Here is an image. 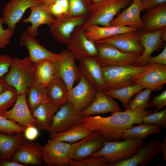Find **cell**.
I'll return each mask as SVG.
<instances>
[{"label":"cell","instance_id":"obj_50","mask_svg":"<svg viewBox=\"0 0 166 166\" xmlns=\"http://www.w3.org/2000/svg\"><path fill=\"white\" fill-rule=\"evenodd\" d=\"M161 151L162 152L163 159L164 161H166V137H165L161 142Z\"/></svg>","mask_w":166,"mask_h":166},{"label":"cell","instance_id":"obj_9","mask_svg":"<svg viewBox=\"0 0 166 166\" xmlns=\"http://www.w3.org/2000/svg\"><path fill=\"white\" fill-rule=\"evenodd\" d=\"M66 44L68 50L75 60L79 61L94 57L97 53L95 43L89 40L85 35L82 25L75 28Z\"/></svg>","mask_w":166,"mask_h":166},{"label":"cell","instance_id":"obj_42","mask_svg":"<svg viewBox=\"0 0 166 166\" xmlns=\"http://www.w3.org/2000/svg\"><path fill=\"white\" fill-rule=\"evenodd\" d=\"M47 7L50 13L55 17L69 13L68 0H56Z\"/></svg>","mask_w":166,"mask_h":166},{"label":"cell","instance_id":"obj_18","mask_svg":"<svg viewBox=\"0 0 166 166\" xmlns=\"http://www.w3.org/2000/svg\"><path fill=\"white\" fill-rule=\"evenodd\" d=\"M43 145L25 139L11 157V160L24 164L40 165Z\"/></svg>","mask_w":166,"mask_h":166},{"label":"cell","instance_id":"obj_39","mask_svg":"<svg viewBox=\"0 0 166 166\" xmlns=\"http://www.w3.org/2000/svg\"><path fill=\"white\" fill-rule=\"evenodd\" d=\"M145 116L142 123L156 125L161 128L166 127V109Z\"/></svg>","mask_w":166,"mask_h":166},{"label":"cell","instance_id":"obj_21","mask_svg":"<svg viewBox=\"0 0 166 166\" xmlns=\"http://www.w3.org/2000/svg\"><path fill=\"white\" fill-rule=\"evenodd\" d=\"M20 42L22 45L27 48L28 57L34 63L46 59L54 60L58 56V53L53 52L41 45L35 37L26 30L22 33Z\"/></svg>","mask_w":166,"mask_h":166},{"label":"cell","instance_id":"obj_5","mask_svg":"<svg viewBox=\"0 0 166 166\" xmlns=\"http://www.w3.org/2000/svg\"><path fill=\"white\" fill-rule=\"evenodd\" d=\"M35 63L28 57L15 58L4 78L6 83L14 88L18 94L26 93L34 80Z\"/></svg>","mask_w":166,"mask_h":166},{"label":"cell","instance_id":"obj_45","mask_svg":"<svg viewBox=\"0 0 166 166\" xmlns=\"http://www.w3.org/2000/svg\"><path fill=\"white\" fill-rule=\"evenodd\" d=\"M14 59L6 54H0V77H2L8 72Z\"/></svg>","mask_w":166,"mask_h":166},{"label":"cell","instance_id":"obj_51","mask_svg":"<svg viewBox=\"0 0 166 166\" xmlns=\"http://www.w3.org/2000/svg\"><path fill=\"white\" fill-rule=\"evenodd\" d=\"M9 86L3 78L0 77V94L5 91Z\"/></svg>","mask_w":166,"mask_h":166},{"label":"cell","instance_id":"obj_12","mask_svg":"<svg viewBox=\"0 0 166 166\" xmlns=\"http://www.w3.org/2000/svg\"><path fill=\"white\" fill-rule=\"evenodd\" d=\"M106 141L100 132L94 131L85 137L71 144L70 158L80 160L91 156L103 147Z\"/></svg>","mask_w":166,"mask_h":166},{"label":"cell","instance_id":"obj_24","mask_svg":"<svg viewBox=\"0 0 166 166\" xmlns=\"http://www.w3.org/2000/svg\"><path fill=\"white\" fill-rule=\"evenodd\" d=\"M78 68L81 75L84 77L97 91H103L105 88L101 67L93 58L80 61Z\"/></svg>","mask_w":166,"mask_h":166},{"label":"cell","instance_id":"obj_33","mask_svg":"<svg viewBox=\"0 0 166 166\" xmlns=\"http://www.w3.org/2000/svg\"><path fill=\"white\" fill-rule=\"evenodd\" d=\"M26 94L27 104L31 113L40 105L49 102L45 88L35 80L28 88Z\"/></svg>","mask_w":166,"mask_h":166},{"label":"cell","instance_id":"obj_54","mask_svg":"<svg viewBox=\"0 0 166 166\" xmlns=\"http://www.w3.org/2000/svg\"><path fill=\"white\" fill-rule=\"evenodd\" d=\"M92 2H98L101 0H91Z\"/></svg>","mask_w":166,"mask_h":166},{"label":"cell","instance_id":"obj_46","mask_svg":"<svg viewBox=\"0 0 166 166\" xmlns=\"http://www.w3.org/2000/svg\"><path fill=\"white\" fill-rule=\"evenodd\" d=\"M148 64H157L166 65V46L163 51L158 55L151 56L148 61Z\"/></svg>","mask_w":166,"mask_h":166},{"label":"cell","instance_id":"obj_35","mask_svg":"<svg viewBox=\"0 0 166 166\" xmlns=\"http://www.w3.org/2000/svg\"><path fill=\"white\" fill-rule=\"evenodd\" d=\"M125 130L122 138L125 140L134 138L144 139L149 135L159 132L161 128L155 124H140Z\"/></svg>","mask_w":166,"mask_h":166},{"label":"cell","instance_id":"obj_38","mask_svg":"<svg viewBox=\"0 0 166 166\" xmlns=\"http://www.w3.org/2000/svg\"><path fill=\"white\" fill-rule=\"evenodd\" d=\"M69 13L74 15H88L92 2L91 0H68Z\"/></svg>","mask_w":166,"mask_h":166},{"label":"cell","instance_id":"obj_15","mask_svg":"<svg viewBox=\"0 0 166 166\" xmlns=\"http://www.w3.org/2000/svg\"><path fill=\"white\" fill-rule=\"evenodd\" d=\"M161 142L152 140L143 145L133 156L128 159L109 164L108 166H146L161 152Z\"/></svg>","mask_w":166,"mask_h":166},{"label":"cell","instance_id":"obj_22","mask_svg":"<svg viewBox=\"0 0 166 166\" xmlns=\"http://www.w3.org/2000/svg\"><path fill=\"white\" fill-rule=\"evenodd\" d=\"M122 111L117 102L113 98L102 91H97L92 103L81 113L83 117Z\"/></svg>","mask_w":166,"mask_h":166},{"label":"cell","instance_id":"obj_31","mask_svg":"<svg viewBox=\"0 0 166 166\" xmlns=\"http://www.w3.org/2000/svg\"><path fill=\"white\" fill-rule=\"evenodd\" d=\"M93 132L81 123L65 131L50 135L49 138L53 140L72 143L85 137Z\"/></svg>","mask_w":166,"mask_h":166},{"label":"cell","instance_id":"obj_17","mask_svg":"<svg viewBox=\"0 0 166 166\" xmlns=\"http://www.w3.org/2000/svg\"><path fill=\"white\" fill-rule=\"evenodd\" d=\"M41 4V0H11L5 6L3 10L4 24L7 28L14 30L26 10Z\"/></svg>","mask_w":166,"mask_h":166},{"label":"cell","instance_id":"obj_55","mask_svg":"<svg viewBox=\"0 0 166 166\" xmlns=\"http://www.w3.org/2000/svg\"><path fill=\"white\" fill-rule=\"evenodd\" d=\"M129 0L132 1H133L134 0Z\"/></svg>","mask_w":166,"mask_h":166},{"label":"cell","instance_id":"obj_37","mask_svg":"<svg viewBox=\"0 0 166 166\" xmlns=\"http://www.w3.org/2000/svg\"><path fill=\"white\" fill-rule=\"evenodd\" d=\"M17 95L18 93L16 90L9 85L0 94V114L14 105Z\"/></svg>","mask_w":166,"mask_h":166},{"label":"cell","instance_id":"obj_28","mask_svg":"<svg viewBox=\"0 0 166 166\" xmlns=\"http://www.w3.org/2000/svg\"><path fill=\"white\" fill-rule=\"evenodd\" d=\"M45 90L49 102L58 108L68 101V87L59 77H55L45 87Z\"/></svg>","mask_w":166,"mask_h":166},{"label":"cell","instance_id":"obj_53","mask_svg":"<svg viewBox=\"0 0 166 166\" xmlns=\"http://www.w3.org/2000/svg\"><path fill=\"white\" fill-rule=\"evenodd\" d=\"M166 28L163 29L161 35V39L163 41L166 40Z\"/></svg>","mask_w":166,"mask_h":166},{"label":"cell","instance_id":"obj_30","mask_svg":"<svg viewBox=\"0 0 166 166\" xmlns=\"http://www.w3.org/2000/svg\"><path fill=\"white\" fill-rule=\"evenodd\" d=\"M59 108L50 102L42 104L32 112L36 122V127L41 130L47 131L53 117Z\"/></svg>","mask_w":166,"mask_h":166},{"label":"cell","instance_id":"obj_44","mask_svg":"<svg viewBox=\"0 0 166 166\" xmlns=\"http://www.w3.org/2000/svg\"><path fill=\"white\" fill-rule=\"evenodd\" d=\"M166 105V90L156 95L150 102L148 107L155 109L154 112L158 111Z\"/></svg>","mask_w":166,"mask_h":166},{"label":"cell","instance_id":"obj_40","mask_svg":"<svg viewBox=\"0 0 166 166\" xmlns=\"http://www.w3.org/2000/svg\"><path fill=\"white\" fill-rule=\"evenodd\" d=\"M25 128L15 122L0 115V131L7 134H19L23 133Z\"/></svg>","mask_w":166,"mask_h":166},{"label":"cell","instance_id":"obj_36","mask_svg":"<svg viewBox=\"0 0 166 166\" xmlns=\"http://www.w3.org/2000/svg\"><path fill=\"white\" fill-rule=\"evenodd\" d=\"M151 92L150 89H146L137 93L130 100L125 110H146L150 102Z\"/></svg>","mask_w":166,"mask_h":166},{"label":"cell","instance_id":"obj_10","mask_svg":"<svg viewBox=\"0 0 166 166\" xmlns=\"http://www.w3.org/2000/svg\"><path fill=\"white\" fill-rule=\"evenodd\" d=\"M88 15H73L69 13L55 17L49 26V31L53 37L57 42L66 44L71 34L75 28L82 25Z\"/></svg>","mask_w":166,"mask_h":166},{"label":"cell","instance_id":"obj_27","mask_svg":"<svg viewBox=\"0 0 166 166\" xmlns=\"http://www.w3.org/2000/svg\"><path fill=\"white\" fill-rule=\"evenodd\" d=\"M137 30L130 26H103L92 25L84 29V34L89 40L95 42L115 35Z\"/></svg>","mask_w":166,"mask_h":166},{"label":"cell","instance_id":"obj_1","mask_svg":"<svg viewBox=\"0 0 166 166\" xmlns=\"http://www.w3.org/2000/svg\"><path fill=\"white\" fill-rule=\"evenodd\" d=\"M152 113L150 110H125L112 113L106 117H83L82 123L93 131L100 132L106 141H119L125 130L142 123L144 117Z\"/></svg>","mask_w":166,"mask_h":166},{"label":"cell","instance_id":"obj_47","mask_svg":"<svg viewBox=\"0 0 166 166\" xmlns=\"http://www.w3.org/2000/svg\"><path fill=\"white\" fill-rule=\"evenodd\" d=\"M23 135L26 139L32 141L37 138L39 132L35 126H30L25 128Z\"/></svg>","mask_w":166,"mask_h":166},{"label":"cell","instance_id":"obj_14","mask_svg":"<svg viewBox=\"0 0 166 166\" xmlns=\"http://www.w3.org/2000/svg\"><path fill=\"white\" fill-rule=\"evenodd\" d=\"M140 36L137 30L115 35L95 42L109 43L123 52L141 55L144 49L140 42Z\"/></svg>","mask_w":166,"mask_h":166},{"label":"cell","instance_id":"obj_6","mask_svg":"<svg viewBox=\"0 0 166 166\" xmlns=\"http://www.w3.org/2000/svg\"><path fill=\"white\" fill-rule=\"evenodd\" d=\"M97 49L93 57L101 67L112 65H134L140 55L123 52L114 46L105 42H94Z\"/></svg>","mask_w":166,"mask_h":166},{"label":"cell","instance_id":"obj_11","mask_svg":"<svg viewBox=\"0 0 166 166\" xmlns=\"http://www.w3.org/2000/svg\"><path fill=\"white\" fill-rule=\"evenodd\" d=\"M71 143L50 139L43 145L42 160L48 166H68Z\"/></svg>","mask_w":166,"mask_h":166},{"label":"cell","instance_id":"obj_19","mask_svg":"<svg viewBox=\"0 0 166 166\" xmlns=\"http://www.w3.org/2000/svg\"><path fill=\"white\" fill-rule=\"evenodd\" d=\"M166 83V65L150 64L139 76L136 82L144 88L152 91L160 90Z\"/></svg>","mask_w":166,"mask_h":166},{"label":"cell","instance_id":"obj_23","mask_svg":"<svg viewBox=\"0 0 166 166\" xmlns=\"http://www.w3.org/2000/svg\"><path fill=\"white\" fill-rule=\"evenodd\" d=\"M141 0H134L131 5L112 21L111 26H130L138 30L143 23L140 15Z\"/></svg>","mask_w":166,"mask_h":166},{"label":"cell","instance_id":"obj_41","mask_svg":"<svg viewBox=\"0 0 166 166\" xmlns=\"http://www.w3.org/2000/svg\"><path fill=\"white\" fill-rule=\"evenodd\" d=\"M108 164L102 156H92L84 159L76 160L70 159V166H108Z\"/></svg>","mask_w":166,"mask_h":166},{"label":"cell","instance_id":"obj_7","mask_svg":"<svg viewBox=\"0 0 166 166\" xmlns=\"http://www.w3.org/2000/svg\"><path fill=\"white\" fill-rule=\"evenodd\" d=\"M75 59L68 49H63L57 57L53 60L55 77L61 78L67 85L69 92L76 81L81 76Z\"/></svg>","mask_w":166,"mask_h":166},{"label":"cell","instance_id":"obj_52","mask_svg":"<svg viewBox=\"0 0 166 166\" xmlns=\"http://www.w3.org/2000/svg\"><path fill=\"white\" fill-rule=\"evenodd\" d=\"M56 0H41L42 4L47 7Z\"/></svg>","mask_w":166,"mask_h":166},{"label":"cell","instance_id":"obj_20","mask_svg":"<svg viewBox=\"0 0 166 166\" xmlns=\"http://www.w3.org/2000/svg\"><path fill=\"white\" fill-rule=\"evenodd\" d=\"M164 29L140 32V42L144 50L134 65L141 66L148 64V61L152 53L162 45L163 40L161 35Z\"/></svg>","mask_w":166,"mask_h":166},{"label":"cell","instance_id":"obj_2","mask_svg":"<svg viewBox=\"0 0 166 166\" xmlns=\"http://www.w3.org/2000/svg\"><path fill=\"white\" fill-rule=\"evenodd\" d=\"M149 65L148 64L141 66L129 65L101 67L105 87L117 89L136 84L139 75Z\"/></svg>","mask_w":166,"mask_h":166},{"label":"cell","instance_id":"obj_16","mask_svg":"<svg viewBox=\"0 0 166 166\" xmlns=\"http://www.w3.org/2000/svg\"><path fill=\"white\" fill-rule=\"evenodd\" d=\"M26 95V93L18 94L16 102L12 108L0 115L14 121L25 128L30 126L36 127L35 120L27 104Z\"/></svg>","mask_w":166,"mask_h":166},{"label":"cell","instance_id":"obj_32","mask_svg":"<svg viewBox=\"0 0 166 166\" xmlns=\"http://www.w3.org/2000/svg\"><path fill=\"white\" fill-rule=\"evenodd\" d=\"M55 77L53 60L46 59L35 63L34 80L46 87Z\"/></svg>","mask_w":166,"mask_h":166},{"label":"cell","instance_id":"obj_25","mask_svg":"<svg viewBox=\"0 0 166 166\" xmlns=\"http://www.w3.org/2000/svg\"><path fill=\"white\" fill-rule=\"evenodd\" d=\"M31 12L29 16L23 20V23H30L31 26L26 31L35 37L38 33V28L41 25L46 24L50 26L54 21V18L50 13L47 7L42 4L33 6L30 8Z\"/></svg>","mask_w":166,"mask_h":166},{"label":"cell","instance_id":"obj_4","mask_svg":"<svg viewBox=\"0 0 166 166\" xmlns=\"http://www.w3.org/2000/svg\"><path fill=\"white\" fill-rule=\"evenodd\" d=\"M143 145L144 139L141 138L128 139L122 141H106L103 147L92 156L104 157L108 166L131 158Z\"/></svg>","mask_w":166,"mask_h":166},{"label":"cell","instance_id":"obj_43","mask_svg":"<svg viewBox=\"0 0 166 166\" xmlns=\"http://www.w3.org/2000/svg\"><path fill=\"white\" fill-rule=\"evenodd\" d=\"M2 18L0 17V49L5 48L14 34V30L8 28H4Z\"/></svg>","mask_w":166,"mask_h":166},{"label":"cell","instance_id":"obj_34","mask_svg":"<svg viewBox=\"0 0 166 166\" xmlns=\"http://www.w3.org/2000/svg\"><path fill=\"white\" fill-rule=\"evenodd\" d=\"M143 89L141 85L135 84L117 89L105 88L103 91L113 98L118 99L125 109L133 96Z\"/></svg>","mask_w":166,"mask_h":166},{"label":"cell","instance_id":"obj_3","mask_svg":"<svg viewBox=\"0 0 166 166\" xmlns=\"http://www.w3.org/2000/svg\"><path fill=\"white\" fill-rule=\"evenodd\" d=\"M129 0H101L92 2L86 20L82 25L84 30L92 25L110 26L116 14L131 4Z\"/></svg>","mask_w":166,"mask_h":166},{"label":"cell","instance_id":"obj_49","mask_svg":"<svg viewBox=\"0 0 166 166\" xmlns=\"http://www.w3.org/2000/svg\"><path fill=\"white\" fill-rule=\"evenodd\" d=\"M0 166H26L17 162L11 160H0Z\"/></svg>","mask_w":166,"mask_h":166},{"label":"cell","instance_id":"obj_8","mask_svg":"<svg viewBox=\"0 0 166 166\" xmlns=\"http://www.w3.org/2000/svg\"><path fill=\"white\" fill-rule=\"evenodd\" d=\"M83 116L69 101L60 107L54 115L49 130L50 135L65 131L81 124Z\"/></svg>","mask_w":166,"mask_h":166},{"label":"cell","instance_id":"obj_29","mask_svg":"<svg viewBox=\"0 0 166 166\" xmlns=\"http://www.w3.org/2000/svg\"><path fill=\"white\" fill-rule=\"evenodd\" d=\"M22 133L7 134L0 131V160H7L11 157L26 139Z\"/></svg>","mask_w":166,"mask_h":166},{"label":"cell","instance_id":"obj_26","mask_svg":"<svg viewBox=\"0 0 166 166\" xmlns=\"http://www.w3.org/2000/svg\"><path fill=\"white\" fill-rule=\"evenodd\" d=\"M141 18V28L144 31H153L166 28V3L146 11Z\"/></svg>","mask_w":166,"mask_h":166},{"label":"cell","instance_id":"obj_48","mask_svg":"<svg viewBox=\"0 0 166 166\" xmlns=\"http://www.w3.org/2000/svg\"><path fill=\"white\" fill-rule=\"evenodd\" d=\"M166 3V0H141V11H147L154 7Z\"/></svg>","mask_w":166,"mask_h":166},{"label":"cell","instance_id":"obj_13","mask_svg":"<svg viewBox=\"0 0 166 166\" xmlns=\"http://www.w3.org/2000/svg\"><path fill=\"white\" fill-rule=\"evenodd\" d=\"M97 91L88 80L81 75L77 85L69 92L68 101L78 111L82 112L95 98Z\"/></svg>","mask_w":166,"mask_h":166}]
</instances>
